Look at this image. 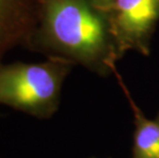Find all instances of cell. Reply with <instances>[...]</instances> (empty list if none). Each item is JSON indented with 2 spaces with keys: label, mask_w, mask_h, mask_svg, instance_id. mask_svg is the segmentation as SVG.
Returning <instances> with one entry per match:
<instances>
[{
  "label": "cell",
  "mask_w": 159,
  "mask_h": 158,
  "mask_svg": "<svg viewBox=\"0 0 159 158\" xmlns=\"http://www.w3.org/2000/svg\"><path fill=\"white\" fill-rule=\"evenodd\" d=\"M73 64L60 58L41 63H0V104L37 118L59 109L62 87Z\"/></svg>",
  "instance_id": "7a4b0ae2"
},
{
  "label": "cell",
  "mask_w": 159,
  "mask_h": 158,
  "mask_svg": "<svg viewBox=\"0 0 159 158\" xmlns=\"http://www.w3.org/2000/svg\"><path fill=\"white\" fill-rule=\"evenodd\" d=\"M114 75L117 77L134 112V132L131 158H159V123L147 118L133 100L118 72H115Z\"/></svg>",
  "instance_id": "5b68a950"
},
{
  "label": "cell",
  "mask_w": 159,
  "mask_h": 158,
  "mask_svg": "<svg viewBox=\"0 0 159 158\" xmlns=\"http://www.w3.org/2000/svg\"><path fill=\"white\" fill-rule=\"evenodd\" d=\"M37 20L25 47L80 65L101 76L119 61L109 11L93 0H36Z\"/></svg>",
  "instance_id": "6da1fadb"
},
{
  "label": "cell",
  "mask_w": 159,
  "mask_h": 158,
  "mask_svg": "<svg viewBox=\"0 0 159 158\" xmlns=\"http://www.w3.org/2000/svg\"><path fill=\"white\" fill-rule=\"evenodd\" d=\"M93 1L96 2L100 7H102L103 9H105V11H109L111 6L113 4L114 0H93Z\"/></svg>",
  "instance_id": "8992f818"
},
{
  "label": "cell",
  "mask_w": 159,
  "mask_h": 158,
  "mask_svg": "<svg viewBox=\"0 0 159 158\" xmlns=\"http://www.w3.org/2000/svg\"><path fill=\"white\" fill-rule=\"evenodd\" d=\"M155 120H156V121L159 123V113H158V115H157V117H156V119H155Z\"/></svg>",
  "instance_id": "52a82bcc"
},
{
  "label": "cell",
  "mask_w": 159,
  "mask_h": 158,
  "mask_svg": "<svg viewBox=\"0 0 159 158\" xmlns=\"http://www.w3.org/2000/svg\"><path fill=\"white\" fill-rule=\"evenodd\" d=\"M109 16L120 59L129 50L144 56L150 53L159 23V0H114Z\"/></svg>",
  "instance_id": "3957f363"
},
{
  "label": "cell",
  "mask_w": 159,
  "mask_h": 158,
  "mask_svg": "<svg viewBox=\"0 0 159 158\" xmlns=\"http://www.w3.org/2000/svg\"><path fill=\"white\" fill-rule=\"evenodd\" d=\"M36 20V0H0V63L13 47L25 46Z\"/></svg>",
  "instance_id": "277c9868"
}]
</instances>
